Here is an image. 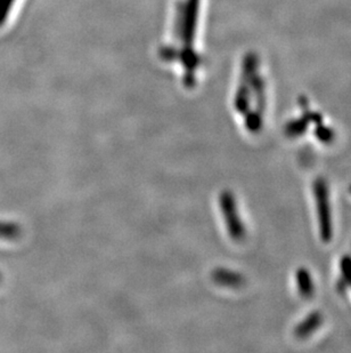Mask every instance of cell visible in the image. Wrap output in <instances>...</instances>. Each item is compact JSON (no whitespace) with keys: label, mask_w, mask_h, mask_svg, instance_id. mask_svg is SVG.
Here are the masks:
<instances>
[{"label":"cell","mask_w":351,"mask_h":353,"mask_svg":"<svg viewBox=\"0 0 351 353\" xmlns=\"http://www.w3.org/2000/svg\"><path fill=\"white\" fill-rule=\"evenodd\" d=\"M321 325V314L318 312H312L306 316L305 319L302 320L301 323H299L297 328H295V336L305 340L307 337L310 336L312 334L315 333L316 330L319 328Z\"/></svg>","instance_id":"cell-4"},{"label":"cell","mask_w":351,"mask_h":353,"mask_svg":"<svg viewBox=\"0 0 351 353\" xmlns=\"http://www.w3.org/2000/svg\"><path fill=\"white\" fill-rule=\"evenodd\" d=\"M318 234L324 243H331L334 236V222L332 210L331 191L323 177H317L312 183Z\"/></svg>","instance_id":"cell-1"},{"label":"cell","mask_w":351,"mask_h":353,"mask_svg":"<svg viewBox=\"0 0 351 353\" xmlns=\"http://www.w3.org/2000/svg\"><path fill=\"white\" fill-rule=\"evenodd\" d=\"M10 3H12V0H0V21H3V17H6Z\"/></svg>","instance_id":"cell-7"},{"label":"cell","mask_w":351,"mask_h":353,"mask_svg":"<svg viewBox=\"0 0 351 353\" xmlns=\"http://www.w3.org/2000/svg\"><path fill=\"white\" fill-rule=\"evenodd\" d=\"M224 198V213H225L226 223L228 227L231 236L235 240H241L246 236V230L243 227L242 221L240 219V215L236 210L235 203L233 199L232 194H225Z\"/></svg>","instance_id":"cell-2"},{"label":"cell","mask_w":351,"mask_h":353,"mask_svg":"<svg viewBox=\"0 0 351 353\" xmlns=\"http://www.w3.org/2000/svg\"><path fill=\"white\" fill-rule=\"evenodd\" d=\"M1 280H3V274H0V283H1Z\"/></svg>","instance_id":"cell-8"},{"label":"cell","mask_w":351,"mask_h":353,"mask_svg":"<svg viewBox=\"0 0 351 353\" xmlns=\"http://www.w3.org/2000/svg\"><path fill=\"white\" fill-rule=\"evenodd\" d=\"M198 8H199V0H189L186 3L185 13H184V24L182 31L187 34L195 32L196 19H198Z\"/></svg>","instance_id":"cell-5"},{"label":"cell","mask_w":351,"mask_h":353,"mask_svg":"<svg viewBox=\"0 0 351 353\" xmlns=\"http://www.w3.org/2000/svg\"><path fill=\"white\" fill-rule=\"evenodd\" d=\"M21 234H22V228L19 224L0 221V239H19Z\"/></svg>","instance_id":"cell-6"},{"label":"cell","mask_w":351,"mask_h":353,"mask_svg":"<svg viewBox=\"0 0 351 353\" xmlns=\"http://www.w3.org/2000/svg\"><path fill=\"white\" fill-rule=\"evenodd\" d=\"M295 285H297L298 293L304 299H309V297L314 295V292H315L314 280H312V274L305 268H300L297 270Z\"/></svg>","instance_id":"cell-3"}]
</instances>
